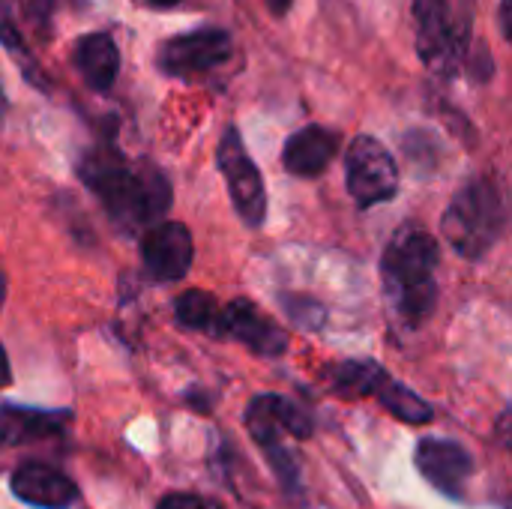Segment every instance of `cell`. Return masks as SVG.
Returning <instances> with one entry per match:
<instances>
[{
	"label": "cell",
	"instance_id": "484cf974",
	"mask_svg": "<svg viewBox=\"0 0 512 509\" xmlns=\"http://www.w3.org/2000/svg\"><path fill=\"white\" fill-rule=\"evenodd\" d=\"M150 6H156V9H168V6H177L180 0H147Z\"/></svg>",
	"mask_w": 512,
	"mask_h": 509
},
{
	"label": "cell",
	"instance_id": "8fae6325",
	"mask_svg": "<svg viewBox=\"0 0 512 509\" xmlns=\"http://www.w3.org/2000/svg\"><path fill=\"white\" fill-rule=\"evenodd\" d=\"M12 495L36 509H69L78 501V486L45 462H24L12 471Z\"/></svg>",
	"mask_w": 512,
	"mask_h": 509
},
{
	"label": "cell",
	"instance_id": "3957f363",
	"mask_svg": "<svg viewBox=\"0 0 512 509\" xmlns=\"http://www.w3.org/2000/svg\"><path fill=\"white\" fill-rule=\"evenodd\" d=\"M512 195L510 189L492 177H471L450 201L441 216V237L453 246L456 255L480 261L510 228Z\"/></svg>",
	"mask_w": 512,
	"mask_h": 509
},
{
	"label": "cell",
	"instance_id": "2e32d148",
	"mask_svg": "<svg viewBox=\"0 0 512 509\" xmlns=\"http://www.w3.org/2000/svg\"><path fill=\"white\" fill-rule=\"evenodd\" d=\"M174 318L186 330L222 339V309H219V303H216V297L210 291H201V288L183 291L174 300Z\"/></svg>",
	"mask_w": 512,
	"mask_h": 509
},
{
	"label": "cell",
	"instance_id": "5b68a950",
	"mask_svg": "<svg viewBox=\"0 0 512 509\" xmlns=\"http://www.w3.org/2000/svg\"><path fill=\"white\" fill-rule=\"evenodd\" d=\"M345 183L357 207L387 204L399 192L393 153L375 135H357L345 150Z\"/></svg>",
	"mask_w": 512,
	"mask_h": 509
},
{
	"label": "cell",
	"instance_id": "5bb4252c",
	"mask_svg": "<svg viewBox=\"0 0 512 509\" xmlns=\"http://www.w3.org/2000/svg\"><path fill=\"white\" fill-rule=\"evenodd\" d=\"M72 63L90 90L108 93L120 72V51L108 33H84L72 48Z\"/></svg>",
	"mask_w": 512,
	"mask_h": 509
},
{
	"label": "cell",
	"instance_id": "277c9868",
	"mask_svg": "<svg viewBox=\"0 0 512 509\" xmlns=\"http://www.w3.org/2000/svg\"><path fill=\"white\" fill-rule=\"evenodd\" d=\"M414 33L417 54L435 75L450 78L459 72L468 39L450 9V0H414Z\"/></svg>",
	"mask_w": 512,
	"mask_h": 509
},
{
	"label": "cell",
	"instance_id": "603a6c76",
	"mask_svg": "<svg viewBox=\"0 0 512 509\" xmlns=\"http://www.w3.org/2000/svg\"><path fill=\"white\" fill-rule=\"evenodd\" d=\"M3 297H6V282L0 279V309H3ZM9 384H12V369H9V357L0 342V387H9Z\"/></svg>",
	"mask_w": 512,
	"mask_h": 509
},
{
	"label": "cell",
	"instance_id": "7402d4cb",
	"mask_svg": "<svg viewBox=\"0 0 512 509\" xmlns=\"http://www.w3.org/2000/svg\"><path fill=\"white\" fill-rule=\"evenodd\" d=\"M498 441L504 444V450L512 456V402L507 405V411L498 417Z\"/></svg>",
	"mask_w": 512,
	"mask_h": 509
},
{
	"label": "cell",
	"instance_id": "9c48e42d",
	"mask_svg": "<svg viewBox=\"0 0 512 509\" xmlns=\"http://www.w3.org/2000/svg\"><path fill=\"white\" fill-rule=\"evenodd\" d=\"M144 270L156 282H180L192 270L195 243L183 222H159L141 237Z\"/></svg>",
	"mask_w": 512,
	"mask_h": 509
},
{
	"label": "cell",
	"instance_id": "7c38bea8",
	"mask_svg": "<svg viewBox=\"0 0 512 509\" xmlns=\"http://www.w3.org/2000/svg\"><path fill=\"white\" fill-rule=\"evenodd\" d=\"M342 147L339 132L324 129L318 123L297 129L282 150V165L294 174V177H318L330 168V162L336 159Z\"/></svg>",
	"mask_w": 512,
	"mask_h": 509
},
{
	"label": "cell",
	"instance_id": "ac0fdd59",
	"mask_svg": "<svg viewBox=\"0 0 512 509\" xmlns=\"http://www.w3.org/2000/svg\"><path fill=\"white\" fill-rule=\"evenodd\" d=\"M261 399H264V405H267L273 423H276L285 435L300 438V441L312 438L315 423H312V417H309L297 402H291V399H285V396H276V393H264Z\"/></svg>",
	"mask_w": 512,
	"mask_h": 509
},
{
	"label": "cell",
	"instance_id": "ba28073f",
	"mask_svg": "<svg viewBox=\"0 0 512 509\" xmlns=\"http://www.w3.org/2000/svg\"><path fill=\"white\" fill-rule=\"evenodd\" d=\"M414 465L423 474V480L444 498H465V486L474 474V459L462 444L444 438H423L414 450Z\"/></svg>",
	"mask_w": 512,
	"mask_h": 509
},
{
	"label": "cell",
	"instance_id": "7a4b0ae2",
	"mask_svg": "<svg viewBox=\"0 0 512 509\" xmlns=\"http://www.w3.org/2000/svg\"><path fill=\"white\" fill-rule=\"evenodd\" d=\"M438 264L441 243L417 225L399 228L387 243L381 258V282L387 306L402 327L417 330L435 315L441 297Z\"/></svg>",
	"mask_w": 512,
	"mask_h": 509
},
{
	"label": "cell",
	"instance_id": "cb8c5ba5",
	"mask_svg": "<svg viewBox=\"0 0 512 509\" xmlns=\"http://www.w3.org/2000/svg\"><path fill=\"white\" fill-rule=\"evenodd\" d=\"M498 21H501L504 39L512 45V0H501V15H498Z\"/></svg>",
	"mask_w": 512,
	"mask_h": 509
},
{
	"label": "cell",
	"instance_id": "44dd1931",
	"mask_svg": "<svg viewBox=\"0 0 512 509\" xmlns=\"http://www.w3.org/2000/svg\"><path fill=\"white\" fill-rule=\"evenodd\" d=\"M156 509H207V504L198 498V495H189V492H171V495H165Z\"/></svg>",
	"mask_w": 512,
	"mask_h": 509
},
{
	"label": "cell",
	"instance_id": "52a82bcc",
	"mask_svg": "<svg viewBox=\"0 0 512 509\" xmlns=\"http://www.w3.org/2000/svg\"><path fill=\"white\" fill-rule=\"evenodd\" d=\"M231 57V36L219 27H201L192 33L171 36L159 48V69L174 78H195L213 72L216 66L228 63Z\"/></svg>",
	"mask_w": 512,
	"mask_h": 509
},
{
	"label": "cell",
	"instance_id": "30bf717a",
	"mask_svg": "<svg viewBox=\"0 0 512 509\" xmlns=\"http://www.w3.org/2000/svg\"><path fill=\"white\" fill-rule=\"evenodd\" d=\"M222 336L237 339L252 354L276 360L288 351V333L267 318L252 300H231L222 309Z\"/></svg>",
	"mask_w": 512,
	"mask_h": 509
},
{
	"label": "cell",
	"instance_id": "d6986e66",
	"mask_svg": "<svg viewBox=\"0 0 512 509\" xmlns=\"http://www.w3.org/2000/svg\"><path fill=\"white\" fill-rule=\"evenodd\" d=\"M258 447L267 456V465L273 468V474L282 483V489L297 495L300 492V456L291 447H285L282 438H270V441H264Z\"/></svg>",
	"mask_w": 512,
	"mask_h": 509
},
{
	"label": "cell",
	"instance_id": "ffe728a7",
	"mask_svg": "<svg viewBox=\"0 0 512 509\" xmlns=\"http://www.w3.org/2000/svg\"><path fill=\"white\" fill-rule=\"evenodd\" d=\"M285 309L291 315V321L303 330H318L324 327V306L309 300V297H297V300H285Z\"/></svg>",
	"mask_w": 512,
	"mask_h": 509
},
{
	"label": "cell",
	"instance_id": "9a60e30c",
	"mask_svg": "<svg viewBox=\"0 0 512 509\" xmlns=\"http://www.w3.org/2000/svg\"><path fill=\"white\" fill-rule=\"evenodd\" d=\"M330 390L336 396L345 399H363V396H375L378 387L390 378L384 366H378L375 360H342L336 363L330 372Z\"/></svg>",
	"mask_w": 512,
	"mask_h": 509
},
{
	"label": "cell",
	"instance_id": "6da1fadb",
	"mask_svg": "<svg viewBox=\"0 0 512 509\" xmlns=\"http://www.w3.org/2000/svg\"><path fill=\"white\" fill-rule=\"evenodd\" d=\"M78 177L123 231H150L171 210L168 177L153 162H129L111 138L84 153Z\"/></svg>",
	"mask_w": 512,
	"mask_h": 509
},
{
	"label": "cell",
	"instance_id": "d4e9b609",
	"mask_svg": "<svg viewBox=\"0 0 512 509\" xmlns=\"http://www.w3.org/2000/svg\"><path fill=\"white\" fill-rule=\"evenodd\" d=\"M291 3H294V0H267V6H270L273 15H285V12L291 9Z\"/></svg>",
	"mask_w": 512,
	"mask_h": 509
},
{
	"label": "cell",
	"instance_id": "8992f818",
	"mask_svg": "<svg viewBox=\"0 0 512 509\" xmlns=\"http://www.w3.org/2000/svg\"><path fill=\"white\" fill-rule=\"evenodd\" d=\"M216 162H219V171L228 183V195H231L237 216L249 228H261L267 219V189H264V177H261L258 165L246 153V144H243L237 126H228L222 132Z\"/></svg>",
	"mask_w": 512,
	"mask_h": 509
},
{
	"label": "cell",
	"instance_id": "4fadbf2b",
	"mask_svg": "<svg viewBox=\"0 0 512 509\" xmlns=\"http://www.w3.org/2000/svg\"><path fill=\"white\" fill-rule=\"evenodd\" d=\"M69 411H39V408H18L3 405L0 408V447H24L45 438L63 435L69 426Z\"/></svg>",
	"mask_w": 512,
	"mask_h": 509
},
{
	"label": "cell",
	"instance_id": "e0dca14e",
	"mask_svg": "<svg viewBox=\"0 0 512 509\" xmlns=\"http://www.w3.org/2000/svg\"><path fill=\"white\" fill-rule=\"evenodd\" d=\"M375 399H378V405H381L390 417H396L399 423H408V426H429V423L435 420L432 405H429L426 399H420L414 390H408V387H405L402 381H396V378H387V381L378 387Z\"/></svg>",
	"mask_w": 512,
	"mask_h": 509
}]
</instances>
